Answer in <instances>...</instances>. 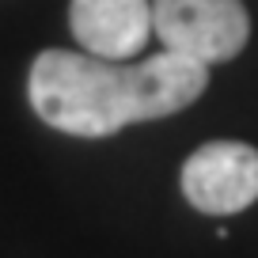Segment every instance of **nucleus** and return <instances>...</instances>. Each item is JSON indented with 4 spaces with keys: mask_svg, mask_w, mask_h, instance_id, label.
<instances>
[{
    "mask_svg": "<svg viewBox=\"0 0 258 258\" xmlns=\"http://www.w3.org/2000/svg\"><path fill=\"white\" fill-rule=\"evenodd\" d=\"M205 88L209 64L175 49H160L145 61L42 49L27 80L34 114L69 137H110L133 121L167 118L198 103Z\"/></svg>",
    "mask_w": 258,
    "mask_h": 258,
    "instance_id": "f257e3e1",
    "label": "nucleus"
},
{
    "mask_svg": "<svg viewBox=\"0 0 258 258\" xmlns=\"http://www.w3.org/2000/svg\"><path fill=\"white\" fill-rule=\"evenodd\" d=\"M152 34L163 49L220 64L247 46L250 16L243 0H152Z\"/></svg>",
    "mask_w": 258,
    "mask_h": 258,
    "instance_id": "f03ea898",
    "label": "nucleus"
},
{
    "mask_svg": "<svg viewBox=\"0 0 258 258\" xmlns=\"http://www.w3.org/2000/svg\"><path fill=\"white\" fill-rule=\"evenodd\" d=\"M182 198L205 217H232L258 202V148L209 141L182 163Z\"/></svg>",
    "mask_w": 258,
    "mask_h": 258,
    "instance_id": "7ed1b4c3",
    "label": "nucleus"
},
{
    "mask_svg": "<svg viewBox=\"0 0 258 258\" xmlns=\"http://www.w3.org/2000/svg\"><path fill=\"white\" fill-rule=\"evenodd\" d=\"M69 27L84 53L129 61L152 38V0H73Z\"/></svg>",
    "mask_w": 258,
    "mask_h": 258,
    "instance_id": "20e7f679",
    "label": "nucleus"
}]
</instances>
